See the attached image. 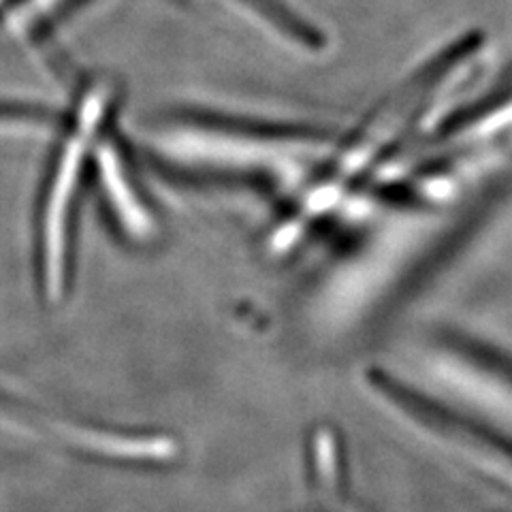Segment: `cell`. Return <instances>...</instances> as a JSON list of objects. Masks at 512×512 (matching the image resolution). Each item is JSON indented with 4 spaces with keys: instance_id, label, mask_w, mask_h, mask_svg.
Here are the masks:
<instances>
[{
    "instance_id": "cell-2",
    "label": "cell",
    "mask_w": 512,
    "mask_h": 512,
    "mask_svg": "<svg viewBox=\"0 0 512 512\" xmlns=\"http://www.w3.org/2000/svg\"><path fill=\"white\" fill-rule=\"evenodd\" d=\"M82 141L73 139L62 154L60 167L54 180L50 205L45 218V269H47V291L52 299L60 297L62 291V265H64V216L75 190V182L82 165Z\"/></svg>"
},
{
    "instance_id": "cell-3",
    "label": "cell",
    "mask_w": 512,
    "mask_h": 512,
    "mask_svg": "<svg viewBox=\"0 0 512 512\" xmlns=\"http://www.w3.org/2000/svg\"><path fill=\"white\" fill-rule=\"evenodd\" d=\"M99 160H101V175L105 180L107 192H109L111 201H114L116 210L120 212V216L126 224V229L135 233V235L148 233L150 231V220H148L146 212H143L139 207V203L135 201L131 186H128V182L124 178L116 154L111 152L109 148H103L101 154H99Z\"/></svg>"
},
{
    "instance_id": "cell-4",
    "label": "cell",
    "mask_w": 512,
    "mask_h": 512,
    "mask_svg": "<svg viewBox=\"0 0 512 512\" xmlns=\"http://www.w3.org/2000/svg\"><path fill=\"white\" fill-rule=\"evenodd\" d=\"M56 3H60V0H32V11H47Z\"/></svg>"
},
{
    "instance_id": "cell-1",
    "label": "cell",
    "mask_w": 512,
    "mask_h": 512,
    "mask_svg": "<svg viewBox=\"0 0 512 512\" xmlns=\"http://www.w3.org/2000/svg\"><path fill=\"white\" fill-rule=\"evenodd\" d=\"M427 376L451 402L483 412L485 421H495L512 436V380L451 352H434L427 359Z\"/></svg>"
}]
</instances>
